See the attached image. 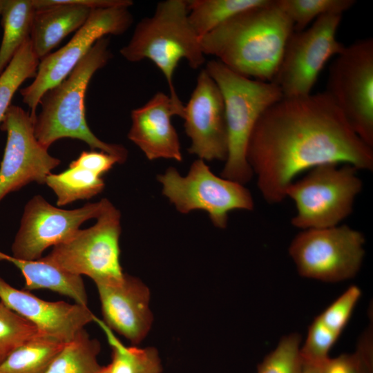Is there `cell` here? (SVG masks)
I'll use <instances>...</instances> for the list:
<instances>
[{"label":"cell","mask_w":373,"mask_h":373,"mask_svg":"<svg viewBox=\"0 0 373 373\" xmlns=\"http://www.w3.org/2000/svg\"><path fill=\"white\" fill-rule=\"evenodd\" d=\"M247 160L267 203L286 198L304 171L335 163L372 171L373 148L352 130L324 91L283 97L260 115L247 148Z\"/></svg>","instance_id":"1"},{"label":"cell","mask_w":373,"mask_h":373,"mask_svg":"<svg viewBox=\"0 0 373 373\" xmlns=\"http://www.w3.org/2000/svg\"><path fill=\"white\" fill-rule=\"evenodd\" d=\"M294 31L274 0L242 11L200 40L204 55L218 58L231 70L255 79L272 82L286 43Z\"/></svg>","instance_id":"2"},{"label":"cell","mask_w":373,"mask_h":373,"mask_svg":"<svg viewBox=\"0 0 373 373\" xmlns=\"http://www.w3.org/2000/svg\"><path fill=\"white\" fill-rule=\"evenodd\" d=\"M110 39H99L59 84L47 90L39 104L41 110L34 119L35 135L46 149L57 140H80L92 149H97L118 157L122 164L128 155L122 145L99 140L86 122L85 95L93 75L104 67L112 57Z\"/></svg>","instance_id":"3"},{"label":"cell","mask_w":373,"mask_h":373,"mask_svg":"<svg viewBox=\"0 0 373 373\" xmlns=\"http://www.w3.org/2000/svg\"><path fill=\"white\" fill-rule=\"evenodd\" d=\"M200 40L189 23L186 1L165 0L157 3L152 16L137 23L119 52L131 62L151 61L165 77L169 96L179 100L173 82L174 73L182 59L193 69L204 64Z\"/></svg>","instance_id":"4"},{"label":"cell","mask_w":373,"mask_h":373,"mask_svg":"<svg viewBox=\"0 0 373 373\" xmlns=\"http://www.w3.org/2000/svg\"><path fill=\"white\" fill-rule=\"evenodd\" d=\"M204 68L218 85L224 104L228 152L221 177L244 184L253 176L246 155L252 131L262 113L283 93L274 82L243 76L218 60L208 61Z\"/></svg>","instance_id":"5"},{"label":"cell","mask_w":373,"mask_h":373,"mask_svg":"<svg viewBox=\"0 0 373 373\" xmlns=\"http://www.w3.org/2000/svg\"><path fill=\"white\" fill-rule=\"evenodd\" d=\"M358 170L350 164H321L294 180L286 191L296 213L292 226L300 230L336 226L352 214L363 189Z\"/></svg>","instance_id":"6"},{"label":"cell","mask_w":373,"mask_h":373,"mask_svg":"<svg viewBox=\"0 0 373 373\" xmlns=\"http://www.w3.org/2000/svg\"><path fill=\"white\" fill-rule=\"evenodd\" d=\"M120 218L109 202L93 226L79 229L41 258L72 274L87 276L95 285L122 280L125 274L119 261Z\"/></svg>","instance_id":"7"},{"label":"cell","mask_w":373,"mask_h":373,"mask_svg":"<svg viewBox=\"0 0 373 373\" xmlns=\"http://www.w3.org/2000/svg\"><path fill=\"white\" fill-rule=\"evenodd\" d=\"M365 236L346 224L301 230L289 254L303 277L329 283L355 276L365 256Z\"/></svg>","instance_id":"8"},{"label":"cell","mask_w":373,"mask_h":373,"mask_svg":"<svg viewBox=\"0 0 373 373\" xmlns=\"http://www.w3.org/2000/svg\"><path fill=\"white\" fill-rule=\"evenodd\" d=\"M325 92L354 133L373 148V39L345 46L329 67Z\"/></svg>","instance_id":"9"},{"label":"cell","mask_w":373,"mask_h":373,"mask_svg":"<svg viewBox=\"0 0 373 373\" xmlns=\"http://www.w3.org/2000/svg\"><path fill=\"white\" fill-rule=\"evenodd\" d=\"M157 180L162 184L163 194L178 211L188 213L204 210L218 228L227 227L230 211L254 208L252 195L243 184L216 175L201 159L192 163L185 177L170 167Z\"/></svg>","instance_id":"10"},{"label":"cell","mask_w":373,"mask_h":373,"mask_svg":"<svg viewBox=\"0 0 373 373\" xmlns=\"http://www.w3.org/2000/svg\"><path fill=\"white\" fill-rule=\"evenodd\" d=\"M342 15L326 14L289 36L273 79L283 97L311 94L321 71L345 46L336 39Z\"/></svg>","instance_id":"11"},{"label":"cell","mask_w":373,"mask_h":373,"mask_svg":"<svg viewBox=\"0 0 373 373\" xmlns=\"http://www.w3.org/2000/svg\"><path fill=\"white\" fill-rule=\"evenodd\" d=\"M128 8L93 9L86 23L65 46L39 61L34 81L20 90L23 102L34 119L42 95L62 82L97 40L111 35H120L128 30L133 22Z\"/></svg>","instance_id":"12"},{"label":"cell","mask_w":373,"mask_h":373,"mask_svg":"<svg viewBox=\"0 0 373 373\" xmlns=\"http://www.w3.org/2000/svg\"><path fill=\"white\" fill-rule=\"evenodd\" d=\"M109 202L103 198L66 210L51 205L41 195H35L24 207L12 245V256L22 260L39 259L47 248L71 238L85 221L97 218Z\"/></svg>","instance_id":"13"},{"label":"cell","mask_w":373,"mask_h":373,"mask_svg":"<svg viewBox=\"0 0 373 373\" xmlns=\"http://www.w3.org/2000/svg\"><path fill=\"white\" fill-rule=\"evenodd\" d=\"M7 140L0 165V202L32 182L45 184L60 160L37 140L34 119L21 107L11 105L0 124Z\"/></svg>","instance_id":"14"},{"label":"cell","mask_w":373,"mask_h":373,"mask_svg":"<svg viewBox=\"0 0 373 373\" xmlns=\"http://www.w3.org/2000/svg\"><path fill=\"white\" fill-rule=\"evenodd\" d=\"M182 119L191 140L189 153L207 161H225L228 135L222 93L205 68L199 73L195 86L184 106Z\"/></svg>","instance_id":"15"},{"label":"cell","mask_w":373,"mask_h":373,"mask_svg":"<svg viewBox=\"0 0 373 373\" xmlns=\"http://www.w3.org/2000/svg\"><path fill=\"white\" fill-rule=\"evenodd\" d=\"M0 300L35 325L39 333L65 343L72 341L95 317L87 306L42 300L26 290L13 287L1 277Z\"/></svg>","instance_id":"16"},{"label":"cell","mask_w":373,"mask_h":373,"mask_svg":"<svg viewBox=\"0 0 373 373\" xmlns=\"http://www.w3.org/2000/svg\"><path fill=\"white\" fill-rule=\"evenodd\" d=\"M184 109L180 99L157 92L143 106L131 111L128 138L149 160L164 158L181 162L180 144L171 117L182 118Z\"/></svg>","instance_id":"17"},{"label":"cell","mask_w":373,"mask_h":373,"mask_svg":"<svg viewBox=\"0 0 373 373\" xmlns=\"http://www.w3.org/2000/svg\"><path fill=\"white\" fill-rule=\"evenodd\" d=\"M105 325L132 344H139L153 323L150 291L140 279L124 274L117 283L96 285Z\"/></svg>","instance_id":"18"},{"label":"cell","mask_w":373,"mask_h":373,"mask_svg":"<svg viewBox=\"0 0 373 373\" xmlns=\"http://www.w3.org/2000/svg\"><path fill=\"white\" fill-rule=\"evenodd\" d=\"M35 8L30 39L41 61L66 36L87 21L91 8L72 0H32Z\"/></svg>","instance_id":"19"},{"label":"cell","mask_w":373,"mask_h":373,"mask_svg":"<svg viewBox=\"0 0 373 373\" xmlns=\"http://www.w3.org/2000/svg\"><path fill=\"white\" fill-rule=\"evenodd\" d=\"M0 260L13 263L21 271L26 281L23 290L47 289L87 306L88 296L82 276L64 271L41 258L22 260L0 251Z\"/></svg>","instance_id":"20"},{"label":"cell","mask_w":373,"mask_h":373,"mask_svg":"<svg viewBox=\"0 0 373 373\" xmlns=\"http://www.w3.org/2000/svg\"><path fill=\"white\" fill-rule=\"evenodd\" d=\"M34 11L32 0H3L0 15L3 28L0 75L23 43L30 38Z\"/></svg>","instance_id":"21"},{"label":"cell","mask_w":373,"mask_h":373,"mask_svg":"<svg viewBox=\"0 0 373 373\" xmlns=\"http://www.w3.org/2000/svg\"><path fill=\"white\" fill-rule=\"evenodd\" d=\"M269 0H189V23L201 39L238 13L268 3Z\"/></svg>","instance_id":"22"},{"label":"cell","mask_w":373,"mask_h":373,"mask_svg":"<svg viewBox=\"0 0 373 373\" xmlns=\"http://www.w3.org/2000/svg\"><path fill=\"white\" fill-rule=\"evenodd\" d=\"M65 344L55 337L39 333L0 365V373H44Z\"/></svg>","instance_id":"23"},{"label":"cell","mask_w":373,"mask_h":373,"mask_svg":"<svg viewBox=\"0 0 373 373\" xmlns=\"http://www.w3.org/2000/svg\"><path fill=\"white\" fill-rule=\"evenodd\" d=\"M45 184L55 192L59 207L90 199L101 193L105 186L102 177L95 172L73 166L58 174L50 173Z\"/></svg>","instance_id":"24"},{"label":"cell","mask_w":373,"mask_h":373,"mask_svg":"<svg viewBox=\"0 0 373 373\" xmlns=\"http://www.w3.org/2000/svg\"><path fill=\"white\" fill-rule=\"evenodd\" d=\"M100 344L84 329L55 356L44 373H97Z\"/></svg>","instance_id":"25"},{"label":"cell","mask_w":373,"mask_h":373,"mask_svg":"<svg viewBox=\"0 0 373 373\" xmlns=\"http://www.w3.org/2000/svg\"><path fill=\"white\" fill-rule=\"evenodd\" d=\"M94 322L104 331L112 348V361L108 365L109 373H162V366L155 348L126 347L102 321L95 316Z\"/></svg>","instance_id":"26"},{"label":"cell","mask_w":373,"mask_h":373,"mask_svg":"<svg viewBox=\"0 0 373 373\" xmlns=\"http://www.w3.org/2000/svg\"><path fill=\"white\" fill-rule=\"evenodd\" d=\"M39 61L28 38L0 75V124L19 86L27 79L35 77Z\"/></svg>","instance_id":"27"},{"label":"cell","mask_w":373,"mask_h":373,"mask_svg":"<svg viewBox=\"0 0 373 373\" xmlns=\"http://www.w3.org/2000/svg\"><path fill=\"white\" fill-rule=\"evenodd\" d=\"M276 6L289 18L294 31L306 28L313 20L326 14L343 13L356 3L354 0H274Z\"/></svg>","instance_id":"28"},{"label":"cell","mask_w":373,"mask_h":373,"mask_svg":"<svg viewBox=\"0 0 373 373\" xmlns=\"http://www.w3.org/2000/svg\"><path fill=\"white\" fill-rule=\"evenodd\" d=\"M301 336L292 333L283 336L276 347L258 364L257 373H302Z\"/></svg>","instance_id":"29"},{"label":"cell","mask_w":373,"mask_h":373,"mask_svg":"<svg viewBox=\"0 0 373 373\" xmlns=\"http://www.w3.org/2000/svg\"><path fill=\"white\" fill-rule=\"evenodd\" d=\"M38 334L35 325L6 306L0 313V365Z\"/></svg>","instance_id":"30"},{"label":"cell","mask_w":373,"mask_h":373,"mask_svg":"<svg viewBox=\"0 0 373 373\" xmlns=\"http://www.w3.org/2000/svg\"><path fill=\"white\" fill-rule=\"evenodd\" d=\"M372 325L359 338L356 349L343 354L329 362V373H373Z\"/></svg>","instance_id":"31"},{"label":"cell","mask_w":373,"mask_h":373,"mask_svg":"<svg viewBox=\"0 0 373 373\" xmlns=\"http://www.w3.org/2000/svg\"><path fill=\"white\" fill-rule=\"evenodd\" d=\"M339 335L326 327L316 316L309 327L305 342L300 347L303 362L323 363L327 362L329 352Z\"/></svg>","instance_id":"32"},{"label":"cell","mask_w":373,"mask_h":373,"mask_svg":"<svg viewBox=\"0 0 373 373\" xmlns=\"http://www.w3.org/2000/svg\"><path fill=\"white\" fill-rule=\"evenodd\" d=\"M361 296L355 285L349 287L318 317L330 330L340 336Z\"/></svg>","instance_id":"33"},{"label":"cell","mask_w":373,"mask_h":373,"mask_svg":"<svg viewBox=\"0 0 373 373\" xmlns=\"http://www.w3.org/2000/svg\"><path fill=\"white\" fill-rule=\"evenodd\" d=\"M116 163L122 164L120 160L115 155L102 151H86L72 161L69 166L88 169L102 177Z\"/></svg>","instance_id":"34"},{"label":"cell","mask_w":373,"mask_h":373,"mask_svg":"<svg viewBox=\"0 0 373 373\" xmlns=\"http://www.w3.org/2000/svg\"><path fill=\"white\" fill-rule=\"evenodd\" d=\"M329 360L324 363L303 362L302 373H329Z\"/></svg>","instance_id":"35"},{"label":"cell","mask_w":373,"mask_h":373,"mask_svg":"<svg viewBox=\"0 0 373 373\" xmlns=\"http://www.w3.org/2000/svg\"><path fill=\"white\" fill-rule=\"evenodd\" d=\"M97 373H109L108 365L102 366L101 369Z\"/></svg>","instance_id":"36"},{"label":"cell","mask_w":373,"mask_h":373,"mask_svg":"<svg viewBox=\"0 0 373 373\" xmlns=\"http://www.w3.org/2000/svg\"><path fill=\"white\" fill-rule=\"evenodd\" d=\"M5 305L3 304V303L0 300V313L3 311V309L5 308Z\"/></svg>","instance_id":"37"},{"label":"cell","mask_w":373,"mask_h":373,"mask_svg":"<svg viewBox=\"0 0 373 373\" xmlns=\"http://www.w3.org/2000/svg\"><path fill=\"white\" fill-rule=\"evenodd\" d=\"M3 0H0V15L3 8Z\"/></svg>","instance_id":"38"}]
</instances>
